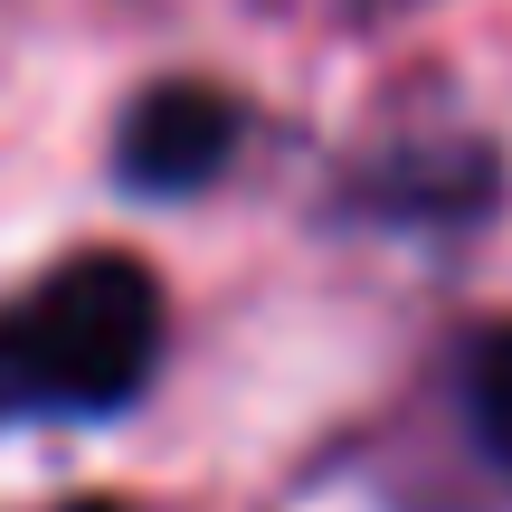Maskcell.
<instances>
[{
    "mask_svg": "<svg viewBox=\"0 0 512 512\" xmlns=\"http://www.w3.org/2000/svg\"><path fill=\"white\" fill-rule=\"evenodd\" d=\"M76 512H114V503H76Z\"/></svg>",
    "mask_w": 512,
    "mask_h": 512,
    "instance_id": "obj_4",
    "label": "cell"
},
{
    "mask_svg": "<svg viewBox=\"0 0 512 512\" xmlns=\"http://www.w3.org/2000/svg\"><path fill=\"white\" fill-rule=\"evenodd\" d=\"M238 152V105L219 86H152L114 133V171L133 190H209Z\"/></svg>",
    "mask_w": 512,
    "mask_h": 512,
    "instance_id": "obj_2",
    "label": "cell"
},
{
    "mask_svg": "<svg viewBox=\"0 0 512 512\" xmlns=\"http://www.w3.org/2000/svg\"><path fill=\"white\" fill-rule=\"evenodd\" d=\"M162 285L133 256H76L0 313V427L19 418H105L152 380Z\"/></svg>",
    "mask_w": 512,
    "mask_h": 512,
    "instance_id": "obj_1",
    "label": "cell"
},
{
    "mask_svg": "<svg viewBox=\"0 0 512 512\" xmlns=\"http://www.w3.org/2000/svg\"><path fill=\"white\" fill-rule=\"evenodd\" d=\"M465 418H475L484 456L512 475V323H494L475 351H465Z\"/></svg>",
    "mask_w": 512,
    "mask_h": 512,
    "instance_id": "obj_3",
    "label": "cell"
}]
</instances>
